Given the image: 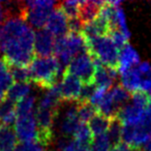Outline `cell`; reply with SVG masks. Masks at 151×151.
Wrapping results in <instances>:
<instances>
[{
  "label": "cell",
  "mask_w": 151,
  "mask_h": 151,
  "mask_svg": "<svg viewBox=\"0 0 151 151\" xmlns=\"http://www.w3.org/2000/svg\"><path fill=\"white\" fill-rule=\"evenodd\" d=\"M13 79L16 83H30L31 73L29 66H20V65H9Z\"/></svg>",
  "instance_id": "obj_24"
},
{
  "label": "cell",
  "mask_w": 151,
  "mask_h": 151,
  "mask_svg": "<svg viewBox=\"0 0 151 151\" xmlns=\"http://www.w3.org/2000/svg\"><path fill=\"white\" fill-rule=\"evenodd\" d=\"M94 60V59H93ZM95 64V75L94 82L99 88L107 89L109 90L113 86L114 82L117 79V76L119 71L117 69L111 68V67L104 65L99 61L94 60Z\"/></svg>",
  "instance_id": "obj_11"
},
{
  "label": "cell",
  "mask_w": 151,
  "mask_h": 151,
  "mask_svg": "<svg viewBox=\"0 0 151 151\" xmlns=\"http://www.w3.org/2000/svg\"><path fill=\"white\" fill-rule=\"evenodd\" d=\"M57 5L58 2L55 1H27L25 2V21L36 29H42Z\"/></svg>",
  "instance_id": "obj_5"
},
{
  "label": "cell",
  "mask_w": 151,
  "mask_h": 151,
  "mask_svg": "<svg viewBox=\"0 0 151 151\" xmlns=\"http://www.w3.org/2000/svg\"><path fill=\"white\" fill-rule=\"evenodd\" d=\"M15 151H18V150H17V149H16V150H15Z\"/></svg>",
  "instance_id": "obj_39"
},
{
  "label": "cell",
  "mask_w": 151,
  "mask_h": 151,
  "mask_svg": "<svg viewBox=\"0 0 151 151\" xmlns=\"http://www.w3.org/2000/svg\"><path fill=\"white\" fill-rule=\"evenodd\" d=\"M14 85L13 76L9 70V66L3 58H0V90L7 92Z\"/></svg>",
  "instance_id": "obj_22"
},
{
  "label": "cell",
  "mask_w": 151,
  "mask_h": 151,
  "mask_svg": "<svg viewBox=\"0 0 151 151\" xmlns=\"http://www.w3.org/2000/svg\"><path fill=\"white\" fill-rule=\"evenodd\" d=\"M122 129H123V124H122L121 120L118 117L113 118L111 120L110 128L107 134L112 146L122 142Z\"/></svg>",
  "instance_id": "obj_23"
},
{
  "label": "cell",
  "mask_w": 151,
  "mask_h": 151,
  "mask_svg": "<svg viewBox=\"0 0 151 151\" xmlns=\"http://www.w3.org/2000/svg\"><path fill=\"white\" fill-rule=\"evenodd\" d=\"M19 146V140L12 126L0 125V151H15Z\"/></svg>",
  "instance_id": "obj_16"
},
{
  "label": "cell",
  "mask_w": 151,
  "mask_h": 151,
  "mask_svg": "<svg viewBox=\"0 0 151 151\" xmlns=\"http://www.w3.org/2000/svg\"><path fill=\"white\" fill-rule=\"evenodd\" d=\"M122 87L126 89L128 92L132 93L140 90L141 86V75L138 67L129 69L121 75V83Z\"/></svg>",
  "instance_id": "obj_19"
},
{
  "label": "cell",
  "mask_w": 151,
  "mask_h": 151,
  "mask_svg": "<svg viewBox=\"0 0 151 151\" xmlns=\"http://www.w3.org/2000/svg\"><path fill=\"white\" fill-rule=\"evenodd\" d=\"M97 89V86L95 83H90V84H83L82 90H81L80 99L78 103H90L94 95L95 91Z\"/></svg>",
  "instance_id": "obj_32"
},
{
  "label": "cell",
  "mask_w": 151,
  "mask_h": 151,
  "mask_svg": "<svg viewBox=\"0 0 151 151\" xmlns=\"http://www.w3.org/2000/svg\"><path fill=\"white\" fill-rule=\"evenodd\" d=\"M82 81L76 76L64 71L62 75L61 83L58 84L59 92L62 101L78 103L82 90Z\"/></svg>",
  "instance_id": "obj_7"
},
{
  "label": "cell",
  "mask_w": 151,
  "mask_h": 151,
  "mask_svg": "<svg viewBox=\"0 0 151 151\" xmlns=\"http://www.w3.org/2000/svg\"><path fill=\"white\" fill-rule=\"evenodd\" d=\"M105 1H82L80 6V20L83 24L92 22L99 17Z\"/></svg>",
  "instance_id": "obj_17"
},
{
  "label": "cell",
  "mask_w": 151,
  "mask_h": 151,
  "mask_svg": "<svg viewBox=\"0 0 151 151\" xmlns=\"http://www.w3.org/2000/svg\"><path fill=\"white\" fill-rule=\"evenodd\" d=\"M1 40H2V27L0 26V52H1Z\"/></svg>",
  "instance_id": "obj_37"
},
{
  "label": "cell",
  "mask_w": 151,
  "mask_h": 151,
  "mask_svg": "<svg viewBox=\"0 0 151 151\" xmlns=\"http://www.w3.org/2000/svg\"><path fill=\"white\" fill-rule=\"evenodd\" d=\"M64 71L76 76L82 81L83 84H90L94 82L95 64L92 57L88 52L82 53L73 59L70 63L65 67Z\"/></svg>",
  "instance_id": "obj_6"
},
{
  "label": "cell",
  "mask_w": 151,
  "mask_h": 151,
  "mask_svg": "<svg viewBox=\"0 0 151 151\" xmlns=\"http://www.w3.org/2000/svg\"><path fill=\"white\" fill-rule=\"evenodd\" d=\"M78 106V114L81 122L87 123L89 120L97 113L96 108L90 103H77Z\"/></svg>",
  "instance_id": "obj_28"
},
{
  "label": "cell",
  "mask_w": 151,
  "mask_h": 151,
  "mask_svg": "<svg viewBox=\"0 0 151 151\" xmlns=\"http://www.w3.org/2000/svg\"><path fill=\"white\" fill-rule=\"evenodd\" d=\"M110 94H111L116 108L119 111L123 107H125L128 101H130V92H128L124 87H122L121 84H118L115 87H113L110 90Z\"/></svg>",
  "instance_id": "obj_20"
},
{
  "label": "cell",
  "mask_w": 151,
  "mask_h": 151,
  "mask_svg": "<svg viewBox=\"0 0 151 151\" xmlns=\"http://www.w3.org/2000/svg\"><path fill=\"white\" fill-rule=\"evenodd\" d=\"M81 123L82 122L79 118L78 106L76 104L75 106L69 108L65 115L63 116L62 122H61V132L66 138L70 136L73 137Z\"/></svg>",
  "instance_id": "obj_12"
},
{
  "label": "cell",
  "mask_w": 151,
  "mask_h": 151,
  "mask_svg": "<svg viewBox=\"0 0 151 151\" xmlns=\"http://www.w3.org/2000/svg\"><path fill=\"white\" fill-rule=\"evenodd\" d=\"M5 96H6V92H4V91H2V90H0V101H2V99H4Z\"/></svg>",
  "instance_id": "obj_36"
},
{
  "label": "cell",
  "mask_w": 151,
  "mask_h": 151,
  "mask_svg": "<svg viewBox=\"0 0 151 151\" xmlns=\"http://www.w3.org/2000/svg\"><path fill=\"white\" fill-rule=\"evenodd\" d=\"M17 120V103L5 96L0 101V125L12 126Z\"/></svg>",
  "instance_id": "obj_15"
},
{
  "label": "cell",
  "mask_w": 151,
  "mask_h": 151,
  "mask_svg": "<svg viewBox=\"0 0 151 151\" xmlns=\"http://www.w3.org/2000/svg\"><path fill=\"white\" fill-rule=\"evenodd\" d=\"M132 147L130 146L129 144H127V143L122 141V142L112 146L111 151H132Z\"/></svg>",
  "instance_id": "obj_34"
},
{
  "label": "cell",
  "mask_w": 151,
  "mask_h": 151,
  "mask_svg": "<svg viewBox=\"0 0 151 151\" xmlns=\"http://www.w3.org/2000/svg\"><path fill=\"white\" fill-rule=\"evenodd\" d=\"M29 68L31 82L40 88L49 90L57 85L61 73V65L54 56L35 57Z\"/></svg>",
  "instance_id": "obj_2"
},
{
  "label": "cell",
  "mask_w": 151,
  "mask_h": 151,
  "mask_svg": "<svg viewBox=\"0 0 151 151\" xmlns=\"http://www.w3.org/2000/svg\"><path fill=\"white\" fill-rule=\"evenodd\" d=\"M36 104V97L34 95H28L17 103V117L33 114L34 106Z\"/></svg>",
  "instance_id": "obj_25"
},
{
  "label": "cell",
  "mask_w": 151,
  "mask_h": 151,
  "mask_svg": "<svg viewBox=\"0 0 151 151\" xmlns=\"http://www.w3.org/2000/svg\"><path fill=\"white\" fill-rule=\"evenodd\" d=\"M150 106H151V103H150Z\"/></svg>",
  "instance_id": "obj_40"
},
{
  "label": "cell",
  "mask_w": 151,
  "mask_h": 151,
  "mask_svg": "<svg viewBox=\"0 0 151 151\" xmlns=\"http://www.w3.org/2000/svg\"><path fill=\"white\" fill-rule=\"evenodd\" d=\"M130 101H132V105L134 107L142 110H146L150 106L151 99L146 92L142 90H138L136 92L130 93Z\"/></svg>",
  "instance_id": "obj_29"
},
{
  "label": "cell",
  "mask_w": 151,
  "mask_h": 151,
  "mask_svg": "<svg viewBox=\"0 0 151 151\" xmlns=\"http://www.w3.org/2000/svg\"><path fill=\"white\" fill-rule=\"evenodd\" d=\"M132 151H144L142 149V147H132Z\"/></svg>",
  "instance_id": "obj_38"
},
{
  "label": "cell",
  "mask_w": 151,
  "mask_h": 151,
  "mask_svg": "<svg viewBox=\"0 0 151 151\" xmlns=\"http://www.w3.org/2000/svg\"><path fill=\"white\" fill-rule=\"evenodd\" d=\"M85 52H87V48L82 33L68 32L65 35L56 37L55 54L61 64L67 66L75 57Z\"/></svg>",
  "instance_id": "obj_4"
},
{
  "label": "cell",
  "mask_w": 151,
  "mask_h": 151,
  "mask_svg": "<svg viewBox=\"0 0 151 151\" xmlns=\"http://www.w3.org/2000/svg\"><path fill=\"white\" fill-rule=\"evenodd\" d=\"M111 120L112 119L108 118L107 116L97 112L88 122L89 129H90L91 134H93V137L95 138V137H99L107 134V132L110 128Z\"/></svg>",
  "instance_id": "obj_18"
},
{
  "label": "cell",
  "mask_w": 151,
  "mask_h": 151,
  "mask_svg": "<svg viewBox=\"0 0 151 151\" xmlns=\"http://www.w3.org/2000/svg\"><path fill=\"white\" fill-rule=\"evenodd\" d=\"M32 27L22 18H9L2 26V58L9 65L29 66L35 58Z\"/></svg>",
  "instance_id": "obj_1"
},
{
  "label": "cell",
  "mask_w": 151,
  "mask_h": 151,
  "mask_svg": "<svg viewBox=\"0 0 151 151\" xmlns=\"http://www.w3.org/2000/svg\"><path fill=\"white\" fill-rule=\"evenodd\" d=\"M83 22L80 18H75V19L68 20V32L71 33H82L83 30Z\"/></svg>",
  "instance_id": "obj_33"
},
{
  "label": "cell",
  "mask_w": 151,
  "mask_h": 151,
  "mask_svg": "<svg viewBox=\"0 0 151 151\" xmlns=\"http://www.w3.org/2000/svg\"><path fill=\"white\" fill-rule=\"evenodd\" d=\"M30 93V84L29 83H14V85L7 90L6 97L12 101H20L24 97L28 96Z\"/></svg>",
  "instance_id": "obj_21"
},
{
  "label": "cell",
  "mask_w": 151,
  "mask_h": 151,
  "mask_svg": "<svg viewBox=\"0 0 151 151\" xmlns=\"http://www.w3.org/2000/svg\"><path fill=\"white\" fill-rule=\"evenodd\" d=\"M82 4V1H65V2L59 3V6L62 9L64 15L67 19H75L79 18L80 16V6Z\"/></svg>",
  "instance_id": "obj_27"
},
{
  "label": "cell",
  "mask_w": 151,
  "mask_h": 151,
  "mask_svg": "<svg viewBox=\"0 0 151 151\" xmlns=\"http://www.w3.org/2000/svg\"><path fill=\"white\" fill-rule=\"evenodd\" d=\"M6 20V15H5V12H4V7H3L2 2H0V23L1 22Z\"/></svg>",
  "instance_id": "obj_35"
},
{
  "label": "cell",
  "mask_w": 151,
  "mask_h": 151,
  "mask_svg": "<svg viewBox=\"0 0 151 151\" xmlns=\"http://www.w3.org/2000/svg\"><path fill=\"white\" fill-rule=\"evenodd\" d=\"M46 29L56 37H60L68 33V19L60 9L59 3L49 17Z\"/></svg>",
  "instance_id": "obj_10"
},
{
  "label": "cell",
  "mask_w": 151,
  "mask_h": 151,
  "mask_svg": "<svg viewBox=\"0 0 151 151\" xmlns=\"http://www.w3.org/2000/svg\"><path fill=\"white\" fill-rule=\"evenodd\" d=\"M85 42L87 52L94 60L118 70L120 50L117 48L111 36L85 38Z\"/></svg>",
  "instance_id": "obj_3"
},
{
  "label": "cell",
  "mask_w": 151,
  "mask_h": 151,
  "mask_svg": "<svg viewBox=\"0 0 151 151\" xmlns=\"http://www.w3.org/2000/svg\"><path fill=\"white\" fill-rule=\"evenodd\" d=\"M73 139L77 141H80L82 143H85V144L91 145L92 144V141L94 139L93 134H91L90 129H89V126L87 123H81L79 128L76 132L75 136H73Z\"/></svg>",
  "instance_id": "obj_30"
},
{
  "label": "cell",
  "mask_w": 151,
  "mask_h": 151,
  "mask_svg": "<svg viewBox=\"0 0 151 151\" xmlns=\"http://www.w3.org/2000/svg\"><path fill=\"white\" fill-rule=\"evenodd\" d=\"M37 123L33 114L19 116L15 122V132L21 143L33 142L37 140Z\"/></svg>",
  "instance_id": "obj_8"
},
{
  "label": "cell",
  "mask_w": 151,
  "mask_h": 151,
  "mask_svg": "<svg viewBox=\"0 0 151 151\" xmlns=\"http://www.w3.org/2000/svg\"><path fill=\"white\" fill-rule=\"evenodd\" d=\"M90 147L91 145L85 144L75 139L70 141L63 139L59 142V148L61 151H90Z\"/></svg>",
  "instance_id": "obj_26"
},
{
  "label": "cell",
  "mask_w": 151,
  "mask_h": 151,
  "mask_svg": "<svg viewBox=\"0 0 151 151\" xmlns=\"http://www.w3.org/2000/svg\"><path fill=\"white\" fill-rule=\"evenodd\" d=\"M140 62L137 51L132 48L130 45H126L119 54V65H118V71L121 73L134 68Z\"/></svg>",
  "instance_id": "obj_13"
},
{
  "label": "cell",
  "mask_w": 151,
  "mask_h": 151,
  "mask_svg": "<svg viewBox=\"0 0 151 151\" xmlns=\"http://www.w3.org/2000/svg\"><path fill=\"white\" fill-rule=\"evenodd\" d=\"M111 143H110L108 134H103V136L95 137L91 144L90 151H111L110 149Z\"/></svg>",
  "instance_id": "obj_31"
},
{
  "label": "cell",
  "mask_w": 151,
  "mask_h": 151,
  "mask_svg": "<svg viewBox=\"0 0 151 151\" xmlns=\"http://www.w3.org/2000/svg\"><path fill=\"white\" fill-rule=\"evenodd\" d=\"M55 38L47 29L37 30L34 37L35 57H50L55 53Z\"/></svg>",
  "instance_id": "obj_9"
},
{
  "label": "cell",
  "mask_w": 151,
  "mask_h": 151,
  "mask_svg": "<svg viewBox=\"0 0 151 151\" xmlns=\"http://www.w3.org/2000/svg\"><path fill=\"white\" fill-rule=\"evenodd\" d=\"M145 110L139 109L130 104V105H126L125 107L120 110L117 117L121 120L123 125L137 126L142 122Z\"/></svg>",
  "instance_id": "obj_14"
}]
</instances>
